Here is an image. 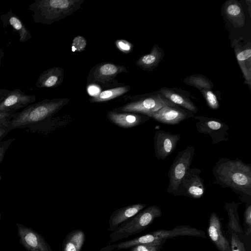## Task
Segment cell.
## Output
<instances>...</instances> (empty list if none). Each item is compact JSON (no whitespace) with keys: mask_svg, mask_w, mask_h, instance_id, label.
Returning <instances> with one entry per match:
<instances>
[{"mask_svg":"<svg viewBox=\"0 0 251 251\" xmlns=\"http://www.w3.org/2000/svg\"><path fill=\"white\" fill-rule=\"evenodd\" d=\"M4 55V51L3 49H0V67L1 65V59Z\"/></svg>","mask_w":251,"mask_h":251,"instance_id":"36","label":"cell"},{"mask_svg":"<svg viewBox=\"0 0 251 251\" xmlns=\"http://www.w3.org/2000/svg\"><path fill=\"white\" fill-rule=\"evenodd\" d=\"M234 51L236 59L245 79L251 90V43L242 46L236 43L234 45Z\"/></svg>","mask_w":251,"mask_h":251,"instance_id":"19","label":"cell"},{"mask_svg":"<svg viewBox=\"0 0 251 251\" xmlns=\"http://www.w3.org/2000/svg\"><path fill=\"white\" fill-rule=\"evenodd\" d=\"M63 69L53 67L44 71L38 77L36 83L38 88H55L60 86L64 78Z\"/></svg>","mask_w":251,"mask_h":251,"instance_id":"22","label":"cell"},{"mask_svg":"<svg viewBox=\"0 0 251 251\" xmlns=\"http://www.w3.org/2000/svg\"><path fill=\"white\" fill-rule=\"evenodd\" d=\"M86 45V39L81 35H77L74 38L72 41V50L73 51L81 52L85 50Z\"/></svg>","mask_w":251,"mask_h":251,"instance_id":"31","label":"cell"},{"mask_svg":"<svg viewBox=\"0 0 251 251\" xmlns=\"http://www.w3.org/2000/svg\"><path fill=\"white\" fill-rule=\"evenodd\" d=\"M194 118L198 120L195 124L197 131L209 135L212 144L228 140L226 136L228 135L229 127L220 119L203 116H195Z\"/></svg>","mask_w":251,"mask_h":251,"instance_id":"10","label":"cell"},{"mask_svg":"<svg viewBox=\"0 0 251 251\" xmlns=\"http://www.w3.org/2000/svg\"><path fill=\"white\" fill-rule=\"evenodd\" d=\"M20 244L27 251H52L42 235L32 228L17 223Z\"/></svg>","mask_w":251,"mask_h":251,"instance_id":"12","label":"cell"},{"mask_svg":"<svg viewBox=\"0 0 251 251\" xmlns=\"http://www.w3.org/2000/svg\"><path fill=\"white\" fill-rule=\"evenodd\" d=\"M128 72L124 66L111 62L99 63L91 70L87 78V83L107 84L112 82L118 74Z\"/></svg>","mask_w":251,"mask_h":251,"instance_id":"14","label":"cell"},{"mask_svg":"<svg viewBox=\"0 0 251 251\" xmlns=\"http://www.w3.org/2000/svg\"><path fill=\"white\" fill-rule=\"evenodd\" d=\"M246 2H247V5H248L249 6V8H248V10H249V14H250V16L251 17V0H245Z\"/></svg>","mask_w":251,"mask_h":251,"instance_id":"37","label":"cell"},{"mask_svg":"<svg viewBox=\"0 0 251 251\" xmlns=\"http://www.w3.org/2000/svg\"><path fill=\"white\" fill-rule=\"evenodd\" d=\"M164 50L157 44L154 45L149 53L141 56L135 65L146 71H152L156 68L164 56Z\"/></svg>","mask_w":251,"mask_h":251,"instance_id":"23","label":"cell"},{"mask_svg":"<svg viewBox=\"0 0 251 251\" xmlns=\"http://www.w3.org/2000/svg\"><path fill=\"white\" fill-rule=\"evenodd\" d=\"M207 232L209 239L219 251H231L228 240L222 231L221 219L215 212L210 215Z\"/></svg>","mask_w":251,"mask_h":251,"instance_id":"16","label":"cell"},{"mask_svg":"<svg viewBox=\"0 0 251 251\" xmlns=\"http://www.w3.org/2000/svg\"><path fill=\"white\" fill-rule=\"evenodd\" d=\"M11 92V90L7 89H0V102L7 96Z\"/></svg>","mask_w":251,"mask_h":251,"instance_id":"35","label":"cell"},{"mask_svg":"<svg viewBox=\"0 0 251 251\" xmlns=\"http://www.w3.org/2000/svg\"><path fill=\"white\" fill-rule=\"evenodd\" d=\"M85 240V234L81 229L68 233L62 242V251H80Z\"/></svg>","mask_w":251,"mask_h":251,"instance_id":"25","label":"cell"},{"mask_svg":"<svg viewBox=\"0 0 251 251\" xmlns=\"http://www.w3.org/2000/svg\"><path fill=\"white\" fill-rule=\"evenodd\" d=\"M243 230L247 243L251 245V202L246 203Z\"/></svg>","mask_w":251,"mask_h":251,"instance_id":"28","label":"cell"},{"mask_svg":"<svg viewBox=\"0 0 251 251\" xmlns=\"http://www.w3.org/2000/svg\"><path fill=\"white\" fill-rule=\"evenodd\" d=\"M162 212L157 205H151L141 210L131 219L121 225L109 235V244L141 232L161 217Z\"/></svg>","mask_w":251,"mask_h":251,"instance_id":"4","label":"cell"},{"mask_svg":"<svg viewBox=\"0 0 251 251\" xmlns=\"http://www.w3.org/2000/svg\"><path fill=\"white\" fill-rule=\"evenodd\" d=\"M190 236L206 238L205 232L202 230L192 227L189 225L179 226L172 229H159L114 245L116 250L131 248L138 245L150 243L156 241L178 236Z\"/></svg>","mask_w":251,"mask_h":251,"instance_id":"5","label":"cell"},{"mask_svg":"<svg viewBox=\"0 0 251 251\" xmlns=\"http://www.w3.org/2000/svg\"><path fill=\"white\" fill-rule=\"evenodd\" d=\"M148 116L163 124L175 125L185 120L194 118L195 115L191 111L179 106H165L149 114Z\"/></svg>","mask_w":251,"mask_h":251,"instance_id":"13","label":"cell"},{"mask_svg":"<svg viewBox=\"0 0 251 251\" xmlns=\"http://www.w3.org/2000/svg\"><path fill=\"white\" fill-rule=\"evenodd\" d=\"M15 140L14 138L9 139L6 141H2L0 142V165L3 160L5 153L12 143ZM1 179L0 174V180Z\"/></svg>","mask_w":251,"mask_h":251,"instance_id":"34","label":"cell"},{"mask_svg":"<svg viewBox=\"0 0 251 251\" xmlns=\"http://www.w3.org/2000/svg\"><path fill=\"white\" fill-rule=\"evenodd\" d=\"M165 106H178L170 100L158 90L138 96L134 101L118 108L117 111L140 113L148 116Z\"/></svg>","mask_w":251,"mask_h":251,"instance_id":"7","label":"cell"},{"mask_svg":"<svg viewBox=\"0 0 251 251\" xmlns=\"http://www.w3.org/2000/svg\"><path fill=\"white\" fill-rule=\"evenodd\" d=\"M166 240H163L150 243L136 245L129 251H160Z\"/></svg>","mask_w":251,"mask_h":251,"instance_id":"30","label":"cell"},{"mask_svg":"<svg viewBox=\"0 0 251 251\" xmlns=\"http://www.w3.org/2000/svg\"><path fill=\"white\" fill-rule=\"evenodd\" d=\"M165 97L173 103L188 110L194 114L199 109L190 100V93L185 90L177 88L162 87L158 90Z\"/></svg>","mask_w":251,"mask_h":251,"instance_id":"17","label":"cell"},{"mask_svg":"<svg viewBox=\"0 0 251 251\" xmlns=\"http://www.w3.org/2000/svg\"><path fill=\"white\" fill-rule=\"evenodd\" d=\"M208 107L212 110H217L220 107L218 98L212 89H204L200 91Z\"/></svg>","mask_w":251,"mask_h":251,"instance_id":"29","label":"cell"},{"mask_svg":"<svg viewBox=\"0 0 251 251\" xmlns=\"http://www.w3.org/2000/svg\"><path fill=\"white\" fill-rule=\"evenodd\" d=\"M239 202H227L224 205L228 221L226 234L231 251H251V246L246 241L240 224L238 208Z\"/></svg>","mask_w":251,"mask_h":251,"instance_id":"6","label":"cell"},{"mask_svg":"<svg viewBox=\"0 0 251 251\" xmlns=\"http://www.w3.org/2000/svg\"><path fill=\"white\" fill-rule=\"evenodd\" d=\"M85 0H34L28 5L35 23L50 25L80 8Z\"/></svg>","mask_w":251,"mask_h":251,"instance_id":"3","label":"cell"},{"mask_svg":"<svg viewBox=\"0 0 251 251\" xmlns=\"http://www.w3.org/2000/svg\"><path fill=\"white\" fill-rule=\"evenodd\" d=\"M201 170L190 168L179 185L175 196H183L194 199L201 198L205 191L203 179L200 176Z\"/></svg>","mask_w":251,"mask_h":251,"instance_id":"11","label":"cell"},{"mask_svg":"<svg viewBox=\"0 0 251 251\" xmlns=\"http://www.w3.org/2000/svg\"><path fill=\"white\" fill-rule=\"evenodd\" d=\"M0 20L4 28L10 25L15 32L19 34L20 42H25L31 39L30 32L21 19L13 12L12 9L7 13L0 15Z\"/></svg>","mask_w":251,"mask_h":251,"instance_id":"21","label":"cell"},{"mask_svg":"<svg viewBox=\"0 0 251 251\" xmlns=\"http://www.w3.org/2000/svg\"><path fill=\"white\" fill-rule=\"evenodd\" d=\"M115 45L119 50L125 53L132 51L133 48L131 43L125 39L117 40L115 41Z\"/></svg>","mask_w":251,"mask_h":251,"instance_id":"32","label":"cell"},{"mask_svg":"<svg viewBox=\"0 0 251 251\" xmlns=\"http://www.w3.org/2000/svg\"><path fill=\"white\" fill-rule=\"evenodd\" d=\"M214 183L222 188H229L246 203L251 202V165L236 157L232 160L221 158L212 171Z\"/></svg>","mask_w":251,"mask_h":251,"instance_id":"1","label":"cell"},{"mask_svg":"<svg viewBox=\"0 0 251 251\" xmlns=\"http://www.w3.org/2000/svg\"><path fill=\"white\" fill-rule=\"evenodd\" d=\"M180 134H174L163 130L156 131L154 136V146L156 157L164 160L176 148Z\"/></svg>","mask_w":251,"mask_h":251,"instance_id":"15","label":"cell"},{"mask_svg":"<svg viewBox=\"0 0 251 251\" xmlns=\"http://www.w3.org/2000/svg\"><path fill=\"white\" fill-rule=\"evenodd\" d=\"M195 152V150L193 146H188L178 152L168 171V193L175 196L181 181L190 168Z\"/></svg>","mask_w":251,"mask_h":251,"instance_id":"8","label":"cell"},{"mask_svg":"<svg viewBox=\"0 0 251 251\" xmlns=\"http://www.w3.org/2000/svg\"><path fill=\"white\" fill-rule=\"evenodd\" d=\"M1 213H0V220H1Z\"/></svg>","mask_w":251,"mask_h":251,"instance_id":"38","label":"cell"},{"mask_svg":"<svg viewBox=\"0 0 251 251\" xmlns=\"http://www.w3.org/2000/svg\"><path fill=\"white\" fill-rule=\"evenodd\" d=\"M107 117L114 124L123 128L137 126L151 118L144 114L141 115L130 112L119 113L115 111L109 112Z\"/></svg>","mask_w":251,"mask_h":251,"instance_id":"20","label":"cell"},{"mask_svg":"<svg viewBox=\"0 0 251 251\" xmlns=\"http://www.w3.org/2000/svg\"><path fill=\"white\" fill-rule=\"evenodd\" d=\"M183 82L185 84L197 88L200 91L204 89H212L214 86L213 82L201 74L191 75L184 78Z\"/></svg>","mask_w":251,"mask_h":251,"instance_id":"27","label":"cell"},{"mask_svg":"<svg viewBox=\"0 0 251 251\" xmlns=\"http://www.w3.org/2000/svg\"><path fill=\"white\" fill-rule=\"evenodd\" d=\"M67 98L45 99L16 112L10 121L12 130L27 128L31 132H44L51 116L69 102Z\"/></svg>","mask_w":251,"mask_h":251,"instance_id":"2","label":"cell"},{"mask_svg":"<svg viewBox=\"0 0 251 251\" xmlns=\"http://www.w3.org/2000/svg\"><path fill=\"white\" fill-rule=\"evenodd\" d=\"M131 89L129 86H122L105 90L89 99L91 102H102L107 101L121 96Z\"/></svg>","mask_w":251,"mask_h":251,"instance_id":"26","label":"cell"},{"mask_svg":"<svg viewBox=\"0 0 251 251\" xmlns=\"http://www.w3.org/2000/svg\"><path fill=\"white\" fill-rule=\"evenodd\" d=\"M36 100L35 95L26 94L20 89L11 90L0 102V118L10 121L19 110L35 102Z\"/></svg>","mask_w":251,"mask_h":251,"instance_id":"9","label":"cell"},{"mask_svg":"<svg viewBox=\"0 0 251 251\" xmlns=\"http://www.w3.org/2000/svg\"><path fill=\"white\" fill-rule=\"evenodd\" d=\"M10 121L4 118H0V142L7 135V134L12 130L11 126Z\"/></svg>","mask_w":251,"mask_h":251,"instance_id":"33","label":"cell"},{"mask_svg":"<svg viewBox=\"0 0 251 251\" xmlns=\"http://www.w3.org/2000/svg\"><path fill=\"white\" fill-rule=\"evenodd\" d=\"M146 205L144 203H136L126 206L114 211L109 220V231L113 232L121 225L134 217L142 210Z\"/></svg>","mask_w":251,"mask_h":251,"instance_id":"18","label":"cell"},{"mask_svg":"<svg viewBox=\"0 0 251 251\" xmlns=\"http://www.w3.org/2000/svg\"><path fill=\"white\" fill-rule=\"evenodd\" d=\"M223 6L225 16L234 27H241L245 25V14L240 3L238 1L227 0Z\"/></svg>","mask_w":251,"mask_h":251,"instance_id":"24","label":"cell"}]
</instances>
